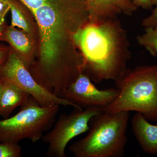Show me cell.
<instances>
[{
	"mask_svg": "<svg viewBox=\"0 0 157 157\" xmlns=\"http://www.w3.org/2000/svg\"><path fill=\"white\" fill-rule=\"evenodd\" d=\"M114 81L119 94L104 112L136 111L157 122V65L127 68Z\"/></svg>",
	"mask_w": 157,
	"mask_h": 157,
	"instance_id": "cell-2",
	"label": "cell"
},
{
	"mask_svg": "<svg viewBox=\"0 0 157 157\" xmlns=\"http://www.w3.org/2000/svg\"><path fill=\"white\" fill-rule=\"evenodd\" d=\"M73 39L84 60L82 73L96 83L115 81L126 70L131 58L130 43L117 17L89 21L75 32Z\"/></svg>",
	"mask_w": 157,
	"mask_h": 157,
	"instance_id": "cell-1",
	"label": "cell"
},
{
	"mask_svg": "<svg viewBox=\"0 0 157 157\" xmlns=\"http://www.w3.org/2000/svg\"><path fill=\"white\" fill-rule=\"evenodd\" d=\"M141 25L146 28L154 27L157 26V6L152 11L151 13L149 16L144 18Z\"/></svg>",
	"mask_w": 157,
	"mask_h": 157,
	"instance_id": "cell-16",
	"label": "cell"
},
{
	"mask_svg": "<svg viewBox=\"0 0 157 157\" xmlns=\"http://www.w3.org/2000/svg\"><path fill=\"white\" fill-rule=\"evenodd\" d=\"M99 108L80 109L75 108L69 114L60 115L53 128L42 137L48 144L45 156L48 157H66V147L74 137L89 131L90 121L101 112Z\"/></svg>",
	"mask_w": 157,
	"mask_h": 157,
	"instance_id": "cell-5",
	"label": "cell"
},
{
	"mask_svg": "<svg viewBox=\"0 0 157 157\" xmlns=\"http://www.w3.org/2000/svg\"><path fill=\"white\" fill-rule=\"evenodd\" d=\"M10 52V48L4 45H0V66L6 61Z\"/></svg>",
	"mask_w": 157,
	"mask_h": 157,
	"instance_id": "cell-19",
	"label": "cell"
},
{
	"mask_svg": "<svg viewBox=\"0 0 157 157\" xmlns=\"http://www.w3.org/2000/svg\"><path fill=\"white\" fill-rule=\"evenodd\" d=\"M30 95L16 86L0 81V116L7 118L17 107L26 102Z\"/></svg>",
	"mask_w": 157,
	"mask_h": 157,
	"instance_id": "cell-10",
	"label": "cell"
},
{
	"mask_svg": "<svg viewBox=\"0 0 157 157\" xmlns=\"http://www.w3.org/2000/svg\"><path fill=\"white\" fill-rule=\"evenodd\" d=\"M11 14V25L21 29L23 31L30 34L31 33L30 25L24 14L21 9L13 0H8Z\"/></svg>",
	"mask_w": 157,
	"mask_h": 157,
	"instance_id": "cell-13",
	"label": "cell"
},
{
	"mask_svg": "<svg viewBox=\"0 0 157 157\" xmlns=\"http://www.w3.org/2000/svg\"><path fill=\"white\" fill-rule=\"evenodd\" d=\"M129 117L128 111H104L94 116L87 136L72 144L69 150L76 157L123 156Z\"/></svg>",
	"mask_w": 157,
	"mask_h": 157,
	"instance_id": "cell-3",
	"label": "cell"
},
{
	"mask_svg": "<svg viewBox=\"0 0 157 157\" xmlns=\"http://www.w3.org/2000/svg\"><path fill=\"white\" fill-rule=\"evenodd\" d=\"M6 26L5 24L3 25H0V41H2L3 35L4 32L6 28Z\"/></svg>",
	"mask_w": 157,
	"mask_h": 157,
	"instance_id": "cell-20",
	"label": "cell"
},
{
	"mask_svg": "<svg viewBox=\"0 0 157 157\" xmlns=\"http://www.w3.org/2000/svg\"><path fill=\"white\" fill-rule=\"evenodd\" d=\"M118 94L117 88L98 89L89 77L82 73L65 90L61 98L83 109L96 107L103 110L113 102Z\"/></svg>",
	"mask_w": 157,
	"mask_h": 157,
	"instance_id": "cell-7",
	"label": "cell"
},
{
	"mask_svg": "<svg viewBox=\"0 0 157 157\" xmlns=\"http://www.w3.org/2000/svg\"><path fill=\"white\" fill-rule=\"evenodd\" d=\"M10 10L8 0H0V25L5 24V17L8 11Z\"/></svg>",
	"mask_w": 157,
	"mask_h": 157,
	"instance_id": "cell-17",
	"label": "cell"
},
{
	"mask_svg": "<svg viewBox=\"0 0 157 157\" xmlns=\"http://www.w3.org/2000/svg\"><path fill=\"white\" fill-rule=\"evenodd\" d=\"M90 21L99 22L117 18L121 14L132 15L138 8L132 0H85Z\"/></svg>",
	"mask_w": 157,
	"mask_h": 157,
	"instance_id": "cell-8",
	"label": "cell"
},
{
	"mask_svg": "<svg viewBox=\"0 0 157 157\" xmlns=\"http://www.w3.org/2000/svg\"><path fill=\"white\" fill-rule=\"evenodd\" d=\"M132 128L142 150L157 156V125L150 123L141 113H137L132 118Z\"/></svg>",
	"mask_w": 157,
	"mask_h": 157,
	"instance_id": "cell-9",
	"label": "cell"
},
{
	"mask_svg": "<svg viewBox=\"0 0 157 157\" xmlns=\"http://www.w3.org/2000/svg\"><path fill=\"white\" fill-rule=\"evenodd\" d=\"M21 147L18 143L0 142V157H21Z\"/></svg>",
	"mask_w": 157,
	"mask_h": 157,
	"instance_id": "cell-14",
	"label": "cell"
},
{
	"mask_svg": "<svg viewBox=\"0 0 157 157\" xmlns=\"http://www.w3.org/2000/svg\"><path fill=\"white\" fill-rule=\"evenodd\" d=\"M153 6H157V0H151Z\"/></svg>",
	"mask_w": 157,
	"mask_h": 157,
	"instance_id": "cell-21",
	"label": "cell"
},
{
	"mask_svg": "<svg viewBox=\"0 0 157 157\" xmlns=\"http://www.w3.org/2000/svg\"><path fill=\"white\" fill-rule=\"evenodd\" d=\"M137 43L153 57L157 55V26L146 28L144 33L137 36Z\"/></svg>",
	"mask_w": 157,
	"mask_h": 157,
	"instance_id": "cell-12",
	"label": "cell"
},
{
	"mask_svg": "<svg viewBox=\"0 0 157 157\" xmlns=\"http://www.w3.org/2000/svg\"><path fill=\"white\" fill-rule=\"evenodd\" d=\"M32 12L47 3L52 2L51 0H19Z\"/></svg>",
	"mask_w": 157,
	"mask_h": 157,
	"instance_id": "cell-15",
	"label": "cell"
},
{
	"mask_svg": "<svg viewBox=\"0 0 157 157\" xmlns=\"http://www.w3.org/2000/svg\"><path fill=\"white\" fill-rule=\"evenodd\" d=\"M59 106L55 104L42 107L30 96L17 114L0 120V142L18 143L24 139L38 142L52 128Z\"/></svg>",
	"mask_w": 157,
	"mask_h": 157,
	"instance_id": "cell-4",
	"label": "cell"
},
{
	"mask_svg": "<svg viewBox=\"0 0 157 157\" xmlns=\"http://www.w3.org/2000/svg\"><path fill=\"white\" fill-rule=\"evenodd\" d=\"M0 81L16 86L33 97L42 107L57 104L83 109L64 98L55 95L39 84L14 51L10 50L7 59L0 66Z\"/></svg>",
	"mask_w": 157,
	"mask_h": 157,
	"instance_id": "cell-6",
	"label": "cell"
},
{
	"mask_svg": "<svg viewBox=\"0 0 157 157\" xmlns=\"http://www.w3.org/2000/svg\"><path fill=\"white\" fill-rule=\"evenodd\" d=\"M132 2L137 8L141 7L143 9L150 10L153 6L151 0H132Z\"/></svg>",
	"mask_w": 157,
	"mask_h": 157,
	"instance_id": "cell-18",
	"label": "cell"
},
{
	"mask_svg": "<svg viewBox=\"0 0 157 157\" xmlns=\"http://www.w3.org/2000/svg\"><path fill=\"white\" fill-rule=\"evenodd\" d=\"M27 33L10 25L6 27L3 35L2 41L8 42L16 51H14L27 68L31 63L30 53L33 44Z\"/></svg>",
	"mask_w": 157,
	"mask_h": 157,
	"instance_id": "cell-11",
	"label": "cell"
}]
</instances>
